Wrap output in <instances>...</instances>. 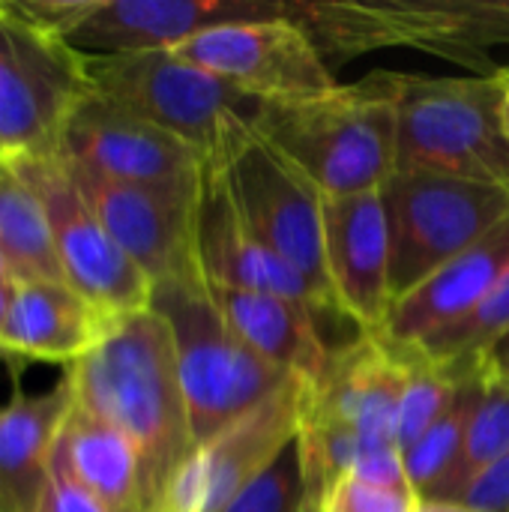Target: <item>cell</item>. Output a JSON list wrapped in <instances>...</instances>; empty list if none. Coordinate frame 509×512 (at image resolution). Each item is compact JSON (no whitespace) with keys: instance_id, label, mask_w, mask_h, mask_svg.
<instances>
[{"instance_id":"obj_25","label":"cell","mask_w":509,"mask_h":512,"mask_svg":"<svg viewBox=\"0 0 509 512\" xmlns=\"http://www.w3.org/2000/svg\"><path fill=\"white\" fill-rule=\"evenodd\" d=\"M509 330V270L495 282V288L456 324L423 339L414 351L423 363L453 375L471 378L480 357Z\"/></svg>"},{"instance_id":"obj_31","label":"cell","mask_w":509,"mask_h":512,"mask_svg":"<svg viewBox=\"0 0 509 512\" xmlns=\"http://www.w3.org/2000/svg\"><path fill=\"white\" fill-rule=\"evenodd\" d=\"M6 6L30 27L54 39H69V33L93 12L96 0H6Z\"/></svg>"},{"instance_id":"obj_12","label":"cell","mask_w":509,"mask_h":512,"mask_svg":"<svg viewBox=\"0 0 509 512\" xmlns=\"http://www.w3.org/2000/svg\"><path fill=\"white\" fill-rule=\"evenodd\" d=\"M57 159L105 180L144 186H198L207 168L195 147L93 87L72 108Z\"/></svg>"},{"instance_id":"obj_19","label":"cell","mask_w":509,"mask_h":512,"mask_svg":"<svg viewBox=\"0 0 509 512\" xmlns=\"http://www.w3.org/2000/svg\"><path fill=\"white\" fill-rule=\"evenodd\" d=\"M509 270V216L468 252L453 258L411 294L393 303L381 339L414 348L465 318Z\"/></svg>"},{"instance_id":"obj_3","label":"cell","mask_w":509,"mask_h":512,"mask_svg":"<svg viewBox=\"0 0 509 512\" xmlns=\"http://www.w3.org/2000/svg\"><path fill=\"white\" fill-rule=\"evenodd\" d=\"M288 18L330 69L384 48H417L489 75L498 69L489 51L509 42V0H288Z\"/></svg>"},{"instance_id":"obj_24","label":"cell","mask_w":509,"mask_h":512,"mask_svg":"<svg viewBox=\"0 0 509 512\" xmlns=\"http://www.w3.org/2000/svg\"><path fill=\"white\" fill-rule=\"evenodd\" d=\"M0 249L15 282H63L45 204L9 156H0Z\"/></svg>"},{"instance_id":"obj_30","label":"cell","mask_w":509,"mask_h":512,"mask_svg":"<svg viewBox=\"0 0 509 512\" xmlns=\"http://www.w3.org/2000/svg\"><path fill=\"white\" fill-rule=\"evenodd\" d=\"M417 507V492L378 486L348 474L327 492L318 512H417Z\"/></svg>"},{"instance_id":"obj_26","label":"cell","mask_w":509,"mask_h":512,"mask_svg":"<svg viewBox=\"0 0 509 512\" xmlns=\"http://www.w3.org/2000/svg\"><path fill=\"white\" fill-rule=\"evenodd\" d=\"M480 396H483L480 378H459V390H456V399L450 402V408L423 432L420 441H414L402 453L405 474L420 501L435 498V492L453 474V468L462 456V447H465L471 417L480 405Z\"/></svg>"},{"instance_id":"obj_4","label":"cell","mask_w":509,"mask_h":512,"mask_svg":"<svg viewBox=\"0 0 509 512\" xmlns=\"http://www.w3.org/2000/svg\"><path fill=\"white\" fill-rule=\"evenodd\" d=\"M507 90L504 66L459 78L399 72L396 171H429L509 192Z\"/></svg>"},{"instance_id":"obj_36","label":"cell","mask_w":509,"mask_h":512,"mask_svg":"<svg viewBox=\"0 0 509 512\" xmlns=\"http://www.w3.org/2000/svg\"><path fill=\"white\" fill-rule=\"evenodd\" d=\"M417 512H474L462 504H453V501H420Z\"/></svg>"},{"instance_id":"obj_32","label":"cell","mask_w":509,"mask_h":512,"mask_svg":"<svg viewBox=\"0 0 509 512\" xmlns=\"http://www.w3.org/2000/svg\"><path fill=\"white\" fill-rule=\"evenodd\" d=\"M453 504H462L474 512H509V453L480 471Z\"/></svg>"},{"instance_id":"obj_27","label":"cell","mask_w":509,"mask_h":512,"mask_svg":"<svg viewBox=\"0 0 509 512\" xmlns=\"http://www.w3.org/2000/svg\"><path fill=\"white\" fill-rule=\"evenodd\" d=\"M509 453V384L483 381L480 405L471 417L462 456L453 474L429 501H456V495L489 465L504 459Z\"/></svg>"},{"instance_id":"obj_7","label":"cell","mask_w":509,"mask_h":512,"mask_svg":"<svg viewBox=\"0 0 509 512\" xmlns=\"http://www.w3.org/2000/svg\"><path fill=\"white\" fill-rule=\"evenodd\" d=\"M393 303L480 243L509 216V192L429 171H396L384 189Z\"/></svg>"},{"instance_id":"obj_38","label":"cell","mask_w":509,"mask_h":512,"mask_svg":"<svg viewBox=\"0 0 509 512\" xmlns=\"http://www.w3.org/2000/svg\"><path fill=\"white\" fill-rule=\"evenodd\" d=\"M6 279H12V270H9V261H6V255L0 249V282H6Z\"/></svg>"},{"instance_id":"obj_35","label":"cell","mask_w":509,"mask_h":512,"mask_svg":"<svg viewBox=\"0 0 509 512\" xmlns=\"http://www.w3.org/2000/svg\"><path fill=\"white\" fill-rule=\"evenodd\" d=\"M15 294H18V282H15V279L0 282V336H3V327H6V321H9V312H12Z\"/></svg>"},{"instance_id":"obj_15","label":"cell","mask_w":509,"mask_h":512,"mask_svg":"<svg viewBox=\"0 0 509 512\" xmlns=\"http://www.w3.org/2000/svg\"><path fill=\"white\" fill-rule=\"evenodd\" d=\"M411 363V351L360 333V339L333 351L315 384H306L300 423L354 435L369 450H399L396 423Z\"/></svg>"},{"instance_id":"obj_41","label":"cell","mask_w":509,"mask_h":512,"mask_svg":"<svg viewBox=\"0 0 509 512\" xmlns=\"http://www.w3.org/2000/svg\"><path fill=\"white\" fill-rule=\"evenodd\" d=\"M507 72H509V66H507Z\"/></svg>"},{"instance_id":"obj_17","label":"cell","mask_w":509,"mask_h":512,"mask_svg":"<svg viewBox=\"0 0 509 512\" xmlns=\"http://www.w3.org/2000/svg\"><path fill=\"white\" fill-rule=\"evenodd\" d=\"M279 9L282 0H96L66 42L84 57L162 51L210 27L276 15Z\"/></svg>"},{"instance_id":"obj_9","label":"cell","mask_w":509,"mask_h":512,"mask_svg":"<svg viewBox=\"0 0 509 512\" xmlns=\"http://www.w3.org/2000/svg\"><path fill=\"white\" fill-rule=\"evenodd\" d=\"M90 93L87 63L66 39L21 21L0 0V147L3 156H57L72 108Z\"/></svg>"},{"instance_id":"obj_37","label":"cell","mask_w":509,"mask_h":512,"mask_svg":"<svg viewBox=\"0 0 509 512\" xmlns=\"http://www.w3.org/2000/svg\"><path fill=\"white\" fill-rule=\"evenodd\" d=\"M12 363H24L18 354H12L3 342H0V366H12Z\"/></svg>"},{"instance_id":"obj_13","label":"cell","mask_w":509,"mask_h":512,"mask_svg":"<svg viewBox=\"0 0 509 512\" xmlns=\"http://www.w3.org/2000/svg\"><path fill=\"white\" fill-rule=\"evenodd\" d=\"M66 171L117 246L153 285L198 270L195 219L204 180L198 186H144L105 180L72 165Z\"/></svg>"},{"instance_id":"obj_8","label":"cell","mask_w":509,"mask_h":512,"mask_svg":"<svg viewBox=\"0 0 509 512\" xmlns=\"http://www.w3.org/2000/svg\"><path fill=\"white\" fill-rule=\"evenodd\" d=\"M90 87L159 129L195 147L207 162L216 159L234 117H255L261 102L177 57L171 48L84 57Z\"/></svg>"},{"instance_id":"obj_29","label":"cell","mask_w":509,"mask_h":512,"mask_svg":"<svg viewBox=\"0 0 509 512\" xmlns=\"http://www.w3.org/2000/svg\"><path fill=\"white\" fill-rule=\"evenodd\" d=\"M306 501L297 441L246 489H240L222 512H300Z\"/></svg>"},{"instance_id":"obj_10","label":"cell","mask_w":509,"mask_h":512,"mask_svg":"<svg viewBox=\"0 0 509 512\" xmlns=\"http://www.w3.org/2000/svg\"><path fill=\"white\" fill-rule=\"evenodd\" d=\"M12 162L45 204L63 282L111 321L147 312L153 282L90 210L66 165L57 156H18Z\"/></svg>"},{"instance_id":"obj_2","label":"cell","mask_w":509,"mask_h":512,"mask_svg":"<svg viewBox=\"0 0 509 512\" xmlns=\"http://www.w3.org/2000/svg\"><path fill=\"white\" fill-rule=\"evenodd\" d=\"M399 72H372L321 96L261 102L252 126L321 192H378L396 174Z\"/></svg>"},{"instance_id":"obj_22","label":"cell","mask_w":509,"mask_h":512,"mask_svg":"<svg viewBox=\"0 0 509 512\" xmlns=\"http://www.w3.org/2000/svg\"><path fill=\"white\" fill-rule=\"evenodd\" d=\"M72 402V384L63 375L48 390L18 393L0 408V512L39 510L51 480L54 441Z\"/></svg>"},{"instance_id":"obj_33","label":"cell","mask_w":509,"mask_h":512,"mask_svg":"<svg viewBox=\"0 0 509 512\" xmlns=\"http://www.w3.org/2000/svg\"><path fill=\"white\" fill-rule=\"evenodd\" d=\"M36 512H111L96 495H90L87 489H81L75 480H69L63 471L51 468V480L48 489L39 501Z\"/></svg>"},{"instance_id":"obj_6","label":"cell","mask_w":509,"mask_h":512,"mask_svg":"<svg viewBox=\"0 0 509 512\" xmlns=\"http://www.w3.org/2000/svg\"><path fill=\"white\" fill-rule=\"evenodd\" d=\"M216 162L228 195L249 231L288 267H294L336 312L324 258V195L252 126L234 117Z\"/></svg>"},{"instance_id":"obj_23","label":"cell","mask_w":509,"mask_h":512,"mask_svg":"<svg viewBox=\"0 0 509 512\" xmlns=\"http://www.w3.org/2000/svg\"><path fill=\"white\" fill-rule=\"evenodd\" d=\"M111 324V318L66 282H18L0 342L21 360L63 363L69 369L108 333Z\"/></svg>"},{"instance_id":"obj_20","label":"cell","mask_w":509,"mask_h":512,"mask_svg":"<svg viewBox=\"0 0 509 512\" xmlns=\"http://www.w3.org/2000/svg\"><path fill=\"white\" fill-rule=\"evenodd\" d=\"M207 288L225 321L261 360L303 384H315L324 375L333 351L318 333V312L312 306L264 291L222 288L210 282Z\"/></svg>"},{"instance_id":"obj_39","label":"cell","mask_w":509,"mask_h":512,"mask_svg":"<svg viewBox=\"0 0 509 512\" xmlns=\"http://www.w3.org/2000/svg\"><path fill=\"white\" fill-rule=\"evenodd\" d=\"M504 69H507V66H504ZM504 123H507V135H509V90H507V99H504Z\"/></svg>"},{"instance_id":"obj_5","label":"cell","mask_w":509,"mask_h":512,"mask_svg":"<svg viewBox=\"0 0 509 512\" xmlns=\"http://www.w3.org/2000/svg\"><path fill=\"white\" fill-rule=\"evenodd\" d=\"M150 309L171 330L195 444L213 441L246 411L294 381L261 360L225 321L201 270L153 285Z\"/></svg>"},{"instance_id":"obj_21","label":"cell","mask_w":509,"mask_h":512,"mask_svg":"<svg viewBox=\"0 0 509 512\" xmlns=\"http://www.w3.org/2000/svg\"><path fill=\"white\" fill-rule=\"evenodd\" d=\"M51 468L96 495L111 512H150L144 462L135 444L75 402L57 432Z\"/></svg>"},{"instance_id":"obj_28","label":"cell","mask_w":509,"mask_h":512,"mask_svg":"<svg viewBox=\"0 0 509 512\" xmlns=\"http://www.w3.org/2000/svg\"><path fill=\"white\" fill-rule=\"evenodd\" d=\"M411 357H414V363H411L408 384L402 390L399 423H396V444L402 453L414 441L423 438V432L450 408V402L456 399V390H459V378L423 363L414 351H411Z\"/></svg>"},{"instance_id":"obj_18","label":"cell","mask_w":509,"mask_h":512,"mask_svg":"<svg viewBox=\"0 0 509 512\" xmlns=\"http://www.w3.org/2000/svg\"><path fill=\"white\" fill-rule=\"evenodd\" d=\"M195 258L204 282L210 285L279 294L312 306L318 315H330L321 294L249 231L216 162H207L204 168L195 219Z\"/></svg>"},{"instance_id":"obj_34","label":"cell","mask_w":509,"mask_h":512,"mask_svg":"<svg viewBox=\"0 0 509 512\" xmlns=\"http://www.w3.org/2000/svg\"><path fill=\"white\" fill-rule=\"evenodd\" d=\"M471 378L509 384V330L480 357V363L474 366V375Z\"/></svg>"},{"instance_id":"obj_16","label":"cell","mask_w":509,"mask_h":512,"mask_svg":"<svg viewBox=\"0 0 509 512\" xmlns=\"http://www.w3.org/2000/svg\"><path fill=\"white\" fill-rule=\"evenodd\" d=\"M324 258L336 312L381 336L393 309L390 228L384 195H324Z\"/></svg>"},{"instance_id":"obj_14","label":"cell","mask_w":509,"mask_h":512,"mask_svg":"<svg viewBox=\"0 0 509 512\" xmlns=\"http://www.w3.org/2000/svg\"><path fill=\"white\" fill-rule=\"evenodd\" d=\"M303 381H288L246 411L213 441L201 444L174 480L162 512H222L225 504L264 474L294 441L303 417Z\"/></svg>"},{"instance_id":"obj_11","label":"cell","mask_w":509,"mask_h":512,"mask_svg":"<svg viewBox=\"0 0 509 512\" xmlns=\"http://www.w3.org/2000/svg\"><path fill=\"white\" fill-rule=\"evenodd\" d=\"M171 51L252 102H294L339 87L324 54L288 18V0L276 15L210 27Z\"/></svg>"},{"instance_id":"obj_1","label":"cell","mask_w":509,"mask_h":512,"mask_svg":"<svg viewBox=\"0 0 509 512\" xmlns=\"http://www.w3.org/2000/svg\"><path fill=\"white\" fill-rule=\"evenodd\" d=\"M66 378L75 405L102 417L135 444L144 462L150 512H162L174 480L198 450L165 318L153 309L117 318L66 369Z\"/></svg>"},{"instance_id":"obj_40","label":"cell","mask_w":509,"mask_h":512,"mask_svg":"<svg viewBox=\"0 0 509 512\" xmlns=\"http://www.w3.org/2000/svg\"><path fill=\"white\" fill-rule=\"evenodd\" d=\"M0 156H3V147H0Z\"/></svg>"}]
</instances>
